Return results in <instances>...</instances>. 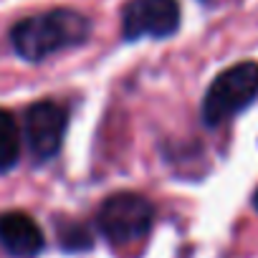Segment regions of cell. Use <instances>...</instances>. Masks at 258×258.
<instances>
[{
	"mask_svg": "<svg viewBox=\"0 0 258 258\" xmlns=\"http://www.w3.org/2000/svg\"><path fill=\"white\" fill-rule=\"evenodd\" d=\"M89 33L91 23L86 16L69 8H56L16 23L11 31V43L21 58L36 63L58 51L81 46L89 38Z\"/></svg>",
	"mask_w": 258,
	"mask_h": 258,
	"instance_id": "1",
	"label": "cell"
},
{
	"mask_svg": "<svg viewBox=\"0 0 258 258\" xmlns=\"http://www.w3.org/2000/svg\"><path fill=\"white\" fill-rule=\"evenodd\" d=\"M258 96V63L243 61L213 79L203 99V121L218 126L243 109H248Z\"/></svg>",
	"mask_w": 258,
	"mask_h": 258,
	"instance_id": "2",
	"label": "cell"
},
{
	"mask_svg": "<svg viewBox=\"0 0 258 258\" xmlns=\"http://www.w3.org/2000/svg\"><path fill=\"white\" fill-rule=\"evenodd\" d=\"M152 220H155V208L140 192L109 195L96 215V225L111 245H132L142 240L150 233Z\"/></svg>",
	"mask_w": 258,
	"mask_h": 258,
	"instance_id": "3",
	"label": "cell"
},
{
	"mask_svg": "<svg viewBox=\"0 0 258 258\" xmlns=\"http://www.w3.org/2000/svg\"><path fill=\"white\" fill-rule=\"evenodd\" d=\"M182 21L177 0H129L121 8V36L126 41L170 38Z\"/></svg>",
	"mask_w": 258,
	"mask_h": 258,
	"instance_id": "4",
	"label": "cell"
},
{
	"mask_svg": "<svg viewBox=\"0 0 258 258\" xmlns=\"http://www.w3.org/2000/svg\"><path fill=\"white\" fill-rule=\"evenodd\" d=\"M66 109L56 101H36L26 111V140L38 162L51 160L66 135Z\"/></svg>",
	"mask_w": 258,
	"mask_h": 258,
	"instance_id": "5",
	"label": "cell"
},
{
	"mask_svg": "<svg viewBox=\"0 0 258 258\" xmlns=\"http://www.w3.org/2000/svg\"><path fill=\"white\" fill-rule=\"evenodd\" d=\"M0 245L16 258H33L43 250V230L41 225L21 210H8L0 215Z\"/></svg>",
	"mask_w": 258,
	"mask_h": 258,
	"instance_id": "6",
	"label": "cell"
},
{
	"mask_svg": "<svg viewBox=\"0 0 258 258\" xmlns=\"http://www.w3.org/2000/svg\"><path fill=\"white\" fill-rule=\"evenodd\" d=\"M21 157V129L8 109H0V172H8Z\"/></svg>",
	"mask_w": 258,
	"mask_h": 258,
	"instance_id": "7",
	"label": "cell"
},
{
	"mask_svg": "<svg viewBox=\"0 0 258 258\" xmlns=\"http://www.w3.org/2000/svg\"><path fill=\"white\" fill-rule=\"evenodd\" d=\"M63 245L71 248V250H79V248H89L91 245V235L86 228H71V233H63Z\"/></svg>",
	"mask_w": 258,
	"mask_h": 258,
	"instance_id": "8",
	"label": "cell"
},
{
	"mask_svg": "<svg viewBox=\"0 0 258 258\" xmlns=\"http://www.w3.org/2000/svg\"><path fill=\"white\" fill-rule=\"evenodd\" d=\"M253 208H255V210H258V190H255V192H253Z\"/></svg>",
	"mask_w": 258,
	"mask_h": 258,
	"instance_id": "9",
	"label": "cell"
}]
</instances>
